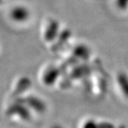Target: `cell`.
<instances>
[{
    "instance_id": "6da1fadb",
    "label": "cell",
    "mask_w": 128,
    "mask_h": 128,
    "mask_svg": "<svg viewBox=\"0 0 128 128\" xmlns=\"http://www.w3.org/2000/svg\"><path fill=\"white\" fill-rule=\"evenodd\" d=\"M117 82L123 94L128 98V76L124 72L119 74L117 76Z\"/></svg>"
},
{
    "instance_id": "7a4b0ae2",
    "label": "cell",
    "mask_w": 128,
    "mask_h": 128,
    "mask_svg": "<svg viewBox=\"0 0 128 128\" xmlns=\"http://www.w3.org/2000/svg\"><path fill=\"white\" fill-rule=\"evenodd\" d=\"M117 5L120 8H126L128 5V0H117Z\"/></svg>"
}]
</instances>
